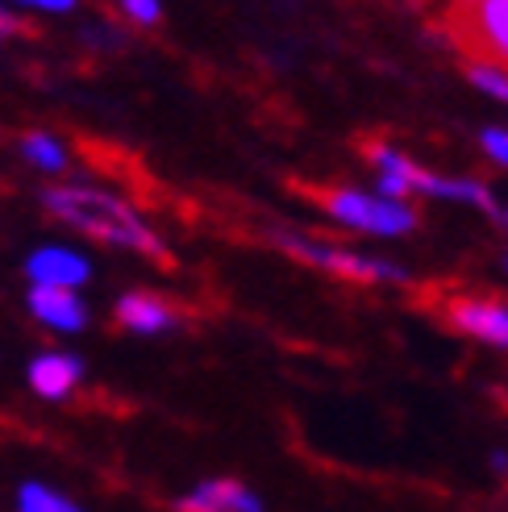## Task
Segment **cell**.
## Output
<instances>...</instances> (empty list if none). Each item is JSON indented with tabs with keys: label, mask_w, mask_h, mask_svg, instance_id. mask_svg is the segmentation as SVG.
<instances>
[{
	"label": "cell",
	"mask_w": 508,
	"mask_h": 512,
	"mask_svg": "<svg viewBox=\"0 0 508 512\" xmlns=\"http://www.w3.org/2000/svg\"><path fill=\"white\" fill-rule=\"evenodd\" d=\"M42 204H46L50 217H59L63 225H71L75 234H84V238L138 250V254H146V259H167V246L159 242L155 229L142 221V213L109 188L55 184V188H42Z\"/></svg>",
	"instance_id": "6da1fadb"
},
{
	"label": "cell",
	"mask_w": 508,
	"mask_h": 512,
	"mask_svg": "<svg viewBox=\"0 0 508 512\" xmlns=\"http://www.w3.org/2000/svg\"><path fill=\"white\" fill-rule=\"evenodd\" d=\"M321 204H325V213L334 221L359 229V234L396 238V234L417 229V213L404 200L367 196V192H354V188H329V192H321Z\"/></svg>",
	"instance_id": "7a4b0ae2"
},
{
	"label": "cell",
	"mask_w": 508,
	"mask_h": 512,
	"mask_svg": "<svg viewBox=\"0 0 508 512\" xmlns=\"http://www.w3.org/2000/svg\"><path fill=\"white\" fill-rule=\"evenodd\" d=\"M450 34L475 63H496L508 71V0H475L450 17Z\"/></svg>",
	"instance_id": "3957f363"
},
{
	"label": "cell",
	"mask_w": 508,
	"mask_h": 512,
	"mask_svg": "<svg viewBox=\"0 0 508 512\" xmlns=\"http://www.w3.org/2000/svg\"><path fill=\"white\" fill-rule=\"evenodd\" d=\"M275 246H284L288 254L304 259L309 267H321L329 275H342V279H363V284H384V279H404L400 267L384 263V259H371V254H354L342 246H329L317 238H304V234H275Z\"/></svg>",
	"instance_id": "277c9868"
},
{
	"label": "cell",
	"mask_w": 508,
	"mask_h": 512,
	"mask_svg": "<svg viewBox=\"0 0 508 512\" xmlns=\"http://www.w3.org/2000/svg\"><path fill=\"white\" fill-rule=\"evenodd\" d=\"M25 275H30L34 288H80L92 275L88 259L71 246H42L25 259Z\"/></svg>",
	"instance_id": "5b68a950"
},
{
	"label": "cell",
	"mask_w": 508,
	"mask_h": 512,
	"mask_svg": "<svg viewBox=\"0 0 508 512\" xmlns=\"http://www.w3.org/2000/svg\"><path fill=\"white\" fill-rule=\"evenodd\" d=\"M446 321L459 329V334L484 338L492 346H508V304L500 300H450L446 304Z\"/></svg>",
	"instance_id": "8992f818"
},
{
	"label": "cell",
	"mask_w": 508,
	"mask_h": 512,
	"mask_svg": "<svg viewBox=\"0 0 508 512\" xmlns=\"http://www.w3.org/2000/svg\"><path fill=\"white\" fill-rule=\"evenodd\" d=\"M175 512H267V508L238 479H205L175 500Z\"/></svg>",
	"instance_id": "52a82bcc"
},
{
	"label": "cell",
	"mask_w": 508,
	"mask_h": 512,
	"mask_svg": "<svg viewBox=\"0 0 508 512\" xmlns=\"http://www.w3.org/2000/svg\"><path fill=\"white\" fill-rule=\"evenodd\" d=\"M25 304H30L34 321H42L46 329H59V334H80L88 325V304L75 288H30Z\"/></svg>",
	"instance_id": "ba28073f"
},
{
	"label": "cell",
	"mask_w": 508,
	"mask_h": 512,
	"mask_svg": "<svg viewBox=\"0 0 508 512\" xmlns=\"http://www.w3.org/2000/svg\"><path fill=\"white\" fill-rule=\"evenodd\" d=\"M113 317H117V325L125 329V334H138V338L163 334V329L175 325V309L163 296H155V292H125L117 300Z\"/></svg>",
	"instance_id": "9c48e42d"
},
{
	"label": "cell",
	"mask_w": 508,
	"mask_h": 512,
	"mask_svg": "<svg viewBox=\"0 0 508 512\" xmlns=\"http://www.w3.org/2000/svg\"><path fill=\"white\" fill-rule=\"evenodd\" d=\"M30 388L42 396V400H67L75 392V383L84 375V363L75 354H63V350H46L30 363Z\"/></svg>",
	"instance_id": "30bf717a"
},
{
	"label": "cell",
	"mask_w": 508,
	"mask_h": 512,
	"mask_svg": "<svg viewBox=\"0 0 508 512\" xmlns=\"http://www.w3.org/2000/svg\"><path fill=\"white\" fill-rule=\"evenodd\" d=\"M21 155L46 175H59L67 167V150H63V142L55 134H25L21 138Z\"/></svg>",
	"instance_id": "8fae6325"
},
{
	"label": "cell",
	"mask_w": 508,
	"mask_h": 512,
	"mask_svg": "<svg viewBox=\"0 0 508 512\" xmlns=\"http://www.w3.org/2000/svg\"><path fill=\"white\" fill-rule=\"evenodd\" d=\"M67 500L59 492H50L46 483L30 479V483H21L17 488V512H63Z\"/></svg>",
	"instance_id": "7c38bea8"
},
{
	"label": "cell",
	"mask_w": 508,
	"mask_h": 512,
	"mask_svg": "<svg viewBox=\"0 0 508 512\" xmlns=\"http://www.w3.org/2000/svg\"><path fill=\"white\" fill-rule=\"evenodd\" d=\"M121 13L130 21H138V25H155L163 17V5L159 0H121Z\"/></svg>",
	"instance_id": "4fadbf2b"
},
{
	"label": "cell",
	"mask_w": 508,
	"mask_h": 512,
	"mask_svg": "<svg viewBox=\"0 0 508 512\" xmlns=\"http://www.w3.org/2000/svg\"><path fill=\"white\" fill-rule=\"evenodd\" d=\"M21 9H38V13H71L80 0H13Z\"/></svg>",
	"instance_id": "5bb4252c"
},
{
	"label": "cell",
	"mask_w": 508,
	"mask_h": 512,
	"mask_svg": "<svg viewBox=\"0 0 508 512\" xmlns=\"http://www.w3.org/2000/svg\"><path fill=\"white\" fill-rule=\"evenodd\" d=\"M484 150H488L496 163L508 167V134H504V130H488V134H484Z\"/></svg>",
	"instance_id": "9a60e30c"
},
{
	"label": "cell",
	"mask_w": 508,
	"mask_h": 512,
	"mask_svg": "<svg viewBox=\"0 0 508 512\" xmlns=\"http://www.w3.org/2000/svg\"><path fill=\"white\" fill-rule=\"evenodd\" d=\"M13 34H17V17H13L9 9H0V42L13 38Z\"/></svg>",
	"instance_id": "2e32d148"
},
{
	"label": "cell",
	"mask_w": 508,
	"mask_h": 512,
	"mask_svg": "<svg viewBox=\"0 0 508 512\" xmlns=\"http://www.w3.org/2000/svg\"><path fill=\"white\" fill-rule=\"evenodd\" d=\"M63 512H84V508H80V504H71V500H67V508H63Z\"/></svg>",
	"instance_id": "e0dca14e"
},
{
	"label": "cell",
	"mask_w": 508,
	"mask_h": 512,
	"mask_svg": "<svg viewBox=\"0 0 508 512\" xmlns=\"http://www.w3.org/2000/svg\"><path fill=\"white\" fill-rule=\"evenodd\" d=\"M459 5H475V0H459Z\"/></svg>",
	"instance_id": "ac0fdd59"
}]
</instances>
